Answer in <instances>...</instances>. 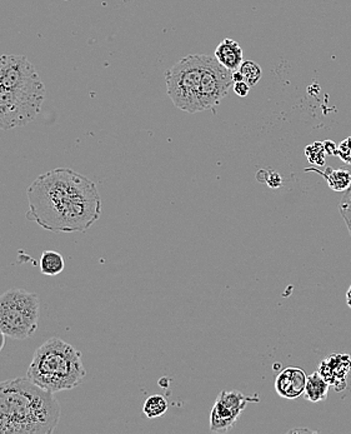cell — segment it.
I'll return each instance as SVG.
<instances>
[{
  "label": "cell",
  "mask_w": 351,
  "mask_h": 434,
  "mask_svg": "<svg viewBox=\"0 0 351 434\" xmlns=\"http://www.w3.org/2000/svg\"><path fill=\"white\" fill-rule=\"evenodd\" d=\"M27 197V219L51 233H84L101 218L98 186L69 168L39 175L29 186Z\"/></svg>",
  "instance_id": "obj_1"
},
{
  "label": "cell",
  "mask_w": 351,
  "mask_h": 434,
  "mask_svg": "<svg viewBox=\"0 0 351 434\" xmlns=\"http://www.w3.org/2000/svg\"><path fill=\"white\" fill-rule=\"evenodd\" d=\"M60 419L54 393L28 377L0 383V434H51Z\"/></svg>",
  "instance_id": "obj_2"
},
{
  "label": "cell",
  "mask_w": 351,
  "mask_h": 434,
  "mask_svg": "<svg viewBox=\"0 0 351 434\" xmlns=\"http://www.w3.org/2000/svg\"><path fill=\"white\" fill-rule=\"evenodd\" d=\"M45 96V85L28 58L0 56V130L33 122L42 110Z\"/></svg>",
  "instance_id": "obj_3"
},
{
  "label": "cell",
  "mask_w": 351,
  "mask_h": 434,
  "mask_svg": "<svg viewBox=\"0 0 351 434\" xmlns=\"http://www.w3.org/2000/svg\"><path fill=\"white\" fill-rule=\"evenodd\" d=\"M85 376L82 352L60 338L42 344L27 372L32 382L51 393L77 388Z\"/></svg>",
  "instance_id": "obj_4"
},
{
  "label": "cell",
  "mask_w": 351,
  "mask_h": 434,
  "mask_svg": "<svg viewBox=\"0 0 351 434\" xmlns=\"http://www.w3.org/2000/svg\"><path fill=\"white\" fill-rule=\"evenodd\" d=\"M40 316L39 297L24 289H9L0 295V332L23 340L33 336Z\"/></svg>",
  "instance_id": "obj_5"
},
{
  "label": "cell",
  "mask_w": 351,
  "mask_h": 434,
  "mask_svg": "<svg viewBox=\"0 0 351 434\" xmlns=\"http://www.w3.org/2000/svg\"><path fill=\"white\" fill-rule=\"evenodd\" d=\"M207 59V54H189L165 74L167 96L180 110L190 114L201 112L199 91Z\"/></svg>",
  "instance_id": "obj_6"
},
{
  "label": "cell",
  "mask_w": 351,
  "mask_h": 434,
  "mask_svg": "<svg viewBox=\"0 0 351 434\" xmlns=\"http://www.w3.org/2000/svg\"><path fill=\"white\" fill-rule=\"evenodd\" d=\"M233 85V72L223 67L215 57L208 56L199 91L201 112L212 109L222 102L228 96Z\"/></svg>",
  "instance_id": "obj_7"
},
{
  "label": "cell",
  "mask_w": 351,
  "mask_h": 434,
  "mask_svg": "<svg viewBox=\"0 0 351 434\" xmlns=\"http://www.w3.org/2000/svg\"><path fill=\"white\" fill-rule=\"evenodd\" d=\"M259 397H248L239 390H223L210 413V432L226 433L234 427L248 403L259 402Z\"/></svg>",
  "instance_id": "obj_8"
},
{
  "label": "cell",
  "mask_w": 351,
  "mask_h": 434,
  "mask_svg": "<svg viewBox=\"0 0 351 434\" xmlns=\"http://www.w3.org/2000/svg\"><path fill=\"white\" fill-rule=\"evenodd\" d=\"M351 371V357L346 353H334L320 363L318 372L336 392L346 388V379Z\"/></svg>",
  "instance_id": "obj_9"
},
{
  "label": "cell",
  "mask_w": 351,
  "mask_h": 434,
  "mask_svg": "<svg viewBox=\"0 0 351 434\" xmlns=\"http://www.w3.org/2000/svg\"><path fill=\"white\" fill-rule=\"evenodd\" d=\"M307 376L301 368L288 366L275 379V390L285 400H296L304 395Z\"/></svg>",
  "instance_id": "obj_10"
},
{
  "label": "cell",
  "mask_w": 351,
  "mask_h": 434,
  "mask_svg": "<svg viewBox=\"0 0 351 434\" xmlns=\"http://www.w3.org/2000/svg\"><path fill=\"white\" fill-rule=\"evenodd\" d=\"M214 57L230 72H236L243 64V49L238 42L224 39L214 51Z\"/></svg>",
  "instance_id": "obj_11"
},
{
  "label": "cell",
  "mask_w": 351,
  "mask_h": 434,
  "mask_svg": "<svg viewBox=\"0 0 351 434\" xmlns=\"http://www.w3.org/2000/svg\"><path fill=\"white\" fill-rule=\"evenodd\" d=\"M329 389L330 384L326 382V379L320 373H312L310 376H307L304 397L312 403L323 402L328 398Z\"/></svg>",
  "instance_id": "obj_12"
},
{
  "label": "cell",
  "mask_w": 351,
  "mask_h": 434,
  "mask_svg": "<svg viewBox=\"0 0 351 434\" xmlns=\"http://www.w3.org/2000/svg\"><path fill=\"white\" fill-rule=\"evenodd\" d=\"M310 170L323 175L325 181H328L330 189H333L334 192L344 193L351 186V172L349 170L326 168L324 172H320V170L310 168V170H307V172H310Z\"/></svg>",
  "instance_id": "obj_13"
},
{
  "label": "cell",
  "mask_w": 351,
  "mask_h": 434,
  "mask_svg": "<svg viewBox=\"0 0 351 434\" xmlns=\"http://www.w3.org/2000/svg\"><path fill=\"white\" fill-rule=\"evenodd\" d=\"M65 268V262L60 253L56 250H45L40 257V272L44 276H58Z\"/></svg>",
  "instance_id": "obj_14"
},
{
  "label": "cell",
  "mask_w": 351,
  "mask_h": 434,
  "mask_svg": "<svg viewBox=\"0 0 351 434\" xmlns=\"http://www.w3.org/2000/svg\"><path fill=\"white\" fill-rule=\"evenodd\" d=\"M167 408L169 404L167 400L162 395H154L145 400L143 411L148 418H159L167 413Z\"/></svg>",
  "instance_id": "obj_15"
},
{
  "label": "cell",
  "mask_w": 351,
  "mask_h": 434,
  "mask_svg": "<svg viewBox=\"0 0 351 434\" xmlns=\"http://www.w3.org/2000/svg\"><path fill=\"white\" fill-rule=\"evenodd\" d=\"M239 72L243 75L244 82L250 87H255L257 82L262 79V68L255 62H251V60L243 62V64L240 65Z\"/></svg>",
  "instance_id": "obj_16"
},
{
  "label": "cell",
  "mask_w": 351,
  "mask_h": 434,
  "mask_svg": "<svg viewBox=\"0 0 351 434\" xmlns=\"http://www.w3.org/2000/svg\"><path fill=\"white\" fill-rule=\"evenodd\" d=\"M325 155H326V151L321 141H315L305 148V157L312 165H324Z\"/></svg>",
  "instance_id": "obj_17"
},
{
  "label": "cell",
  "mask_w": 351,
  "mask_h": 434,
  "mask_svg": "<svg viewBox=\"0 0 351 434\" xmlns=\"http://www.w3.org/2000/svg\"><path fill=\"white\" fill-rule=\"evenodd\" d=\"M336 155L346 164L351 165V136L346 138L345 141H341L338 147Z\"/></svg>",
  "instance_id": "obj_18"
},
{
  "label": "cell",
  "mask_w": 351,
  "mask_h": 434,
  "mask_svg": "<svg viewBox=\"0 0 351 434\" xmlns=\"http://www.w3.org/2000/svg\"><path fill=\"white\" fill-rule=\"evenodd\" d=\"M339 208H340L341 217H343V219L346 218V217H351V186L346 191L345 194L343 196L340 200V205H339Z\"/></svg>",
  "instance_id": "obj_19"
},
{
  "label": "cell",
  "mask_w": 351,
  "mask_h": 434,
  "mask_svg": "<svg viewBox=\"0 0 351 434\" xmlns=\"http://www.w3.org/2000/svg\"><path fill=\"white\" fill-rule=\"evenodd\" d=\"M250 85L245 83L244 80L243 82H238V83H234L233 85V89H234L235 94L236 96H240V98H245L248 94H249V91H250Z\"/></svg>",
  "instance_id": "obj_20"
},
{
  "label": "cell",
  "mask_w": 351,
  "mask_h": 434,
  "mask_svg": "<svg viewBox=\"0 0 351 434\" xmlns=\"http://www.w3.org/2000/svg\"><path fill=\"white\" fill-rule=\"evenodd\" d=\"M267 181H268L269 186L278 188V186H281V177L278 173H272Z\"/></svg>",
  "instance_id": "obj_21"
},
{
  "label": "cell",
  "mask_w": 351,
  "mask_h": 434,
  "mask_svg": "<svg viewBox=\"0 0 351 434\" xmlns=\"http://www.w3.org/2000/svg\"><path fill=\"white\" fill-rule=\"evenodd\" d=\"M324 148L326 151V154H329V155H336V153H338V147L335 146L334 141H324Z\"/></svg>",
  "instance_id": "obj_22"
},
{
  "label": "cell",
  "mask_w": 351,
  "mask_h": 434,
  "mask_svg": "<svg viewBox=\"0 0 351 434\" xmlns=\"http://www.w3.org/2000/svg\"><path fill=\"white\" fill-rule=\"evenodd\" d=\"M346 303L349 305V308L351 309V286L349 289H347V292H346Z\"/></svg>",
  "instance_id": "obj_23"
},
{
  "label": "cell",
  "mask_w": 351,
  "mask_h": 434,
  "mask_svg": "<svg viewBox=\"0 0 351 434\" xmlns=\"http://www.w3.org/2000/svg\"><path fill=\"white\" fill-rule=\"evenodd\" d=\"M344 222H345L346 226H347V229H349V233H350L351 236V217H346V218H344Z\"/></svg>",
  "instance_id": "obj_24"
}]
</instances>
